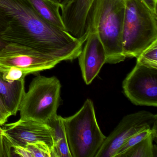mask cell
<instances>
[{"instance_id": "1", "label": "cell", "mask_w": 157, "mask_h": 157, "mask_svg": "<svg viewBox=\"0 0 157 157\" xmlns=\"http://www.w3.org/2000/svg\"><path fill=\"white\" fill-rule=\"evenodd\" d=\"M0 39L52 54L62 61L79 56L85 39L48 23L28 0H0Z\"/></svg>"}, {"instance_id": "2", "label": "cell", "mask_w": 157, "mask_h": 157, "mask_svg": "<svg viewBox=\"0 0 157 157\" xmlns=\"http://www.w3.org/2000/svg\"><path fill=\"white\" fill-rule=\"evenodd\" d=\"M124 0H94L89 15V31L95 30L106 56V63L117 64L126 59L122 37L124 17Z\"/></svg>"}, {"instance_id": "3", "label": "cell", "mask_w": 157, "mask_h": 157, "mask_svg": "<svg viewBox=\"0 0 157 157\" xmlns=\"http://www.w3.org/2000/svg\"><path fill=\"white\" fill-rule=\"evenodd\" d=\"M123 51L126 58H137L157 41V13L141 0L125 1Z\"/></svg>"}, {"instance_id": "4", "label": "cell", "mask_w": 157, "mask_h": 157, "mask_svg": "<svg viewBox=\"0 0 157 157\" xmlns=\"http://www.w3.org/2000/svg\"><path fill=\"white\" fill-rule=\"evenodd\" d=\"M72 157H95L106 136L100 129L93 102L88 99L71 116L63 118Z\"/></svg>"}, {"instance_id": "5", "label": "cell", "mask_w": 157, "mask_h": 157, "mask_svg": "<svg viewBox=\"0 0 157 157\" xmlns=\"http://www.w3.org/2000/svg\"><path fill=\"white\" fill-rule=\"evenodd\" d=\"M61 61L52 54L10 43L0 51V76L10 82L21 80L28 74L51 69Z\"/></svg>"}, {"instance_id": "6", "label": "cell", "mask_w": 157, "mask_h": 157, "mask_svg": "<svg viewBox=\"0 0 157 157\" xmlns=\"http://www.w3.org/2000/svg\"><path fill=\"white\" fill-rule=\"evenodd\" d=\"M61 84L56 77L37 75L25 92L19 111L21 119L47 124L57 115Z\"/></svg>"}, {"instance_id": "7", "label": "cell", "mask_w": 157, "mask_h": 157, "mask_svg": "<svg viewBox=\"0 0 157 157\" xmlns=\"http://www.w3.org/2000/svg\"><path fill=\"white\" fill-rule=\"evenodd\" d=\"M146 128L157 130V115L140 111L125 116L106 137L95 157H114L117 151L128 139Z\"/></svg>"}, {"instance_id": "8", "label": "cell", "mask_w": 157, "mask_h": 157, "mask_svg": "<svg viewBox=\"0 0 157 157\" xmlns=\"http://www.w3.org/2000/svg\"><path fill=\"white\" fill-rule=\"evenodd\" d=\"M124 92L136 105L157 106V68L136 62L123 83Z\"/></svg>"}, {"instance_id": "9", "label": "cell", "mask_w": 157, "mask_h": 157, "mask_svg": "<svg viewBox=\"0 0 157 157\" xmlns=\"http://www.w3.org/2000/svg\"><path fill=\"white\" fill-rule=\"evenodd\" d=\"M3 129V134L11 146H25L28 143L43 142L50 146L53 151V129L46 123L20 118L14 123L5 124Z\"/></svg>"}, {"instance_id": "10", "label": "cell", "mask_w": 157, "mask_h": 157, "mask_svg": "<svg viewBox=\"0 0 157 157\" xmlns=\"http://www.w3.org/2000/svg\"><path fill=\"white\" fill-rule=\"evenodd\" d=\"M78 58L82 78L86 84L89 85L99 74L106 60L104 48L94 29H90Z\"/></svg>"}, {"instance_id": "11", "label": "cell", "mask_w": 157, "mask_h": 157, "mask_svg": "<svg viewBox=\"0 0 157 157\" xmlns=\"http://www.w3.org/2000/svg\"><path fill=\"white\" fill-rule=\"evenodd\" d=\"M94 1L69 0L60 7L66 30L74 37L87 40L89 33V15Z\"/></svg>"}, {"instance_id": "12", "label": "cell", "mask_w": 157, "mask_h": 157, "mask_svg": "<svg viewBox=\"0 0 157 157\" xmlns=\"http://www.w3.org/2000/svg\"><path fill=\"white\" fill-rule=\"evenodd\" d=\"M25 79L6 81L0 76V104L11 116L17 114L25 93Z\"/></svg>"}, {"instance_id": "13", "label": "cell", "mask_w": 157, "mask_h": 157, "mask_svg": "<svg viewBox=\"0 0 157 157\" xmlns=\"http://www.w3.org/2000/svg\"><path fill=\"white\" fill-rule=\"evenodd\" d=\"M28 1L36 13L48 23L61 30H66L59 13L60 6L59 4L52 0Z\"/></svg>"}, {"instance_id": "14", "label": "cell", "mask_w": 157, "mask_h": 157, "mask_svg": "<svg viewBox=\"0 0 157 157\" xmlns=\"http://www.w3.org/2000/svg\"><path fill=\"white\" fill-rule=\"evenodd\" d=\"M63 118L57 115L47 123L53 129L54 147L52 157H72L68 144Z\"/></svg>"}, {"instance_id": "15", "label": "cell", "mask_w": 157, "mask_h": 157, "mask_svg": "<svg viewBox=\"0 0 157 157\" xmlns=\"http://www.w3.org/2000/svg\"><path fill=\"white\" fill-rule=\"evenodd\" d=\"M157 134H152L125 152L122 157H156L157 148L153 144Z\"/></svg>"}, {"instance_id": "16", "label": "cell", "mask_w": 157, "mask_h": 157, "mask_svg": "<svg viewBox=\"0 0 157 157\" xmlns=\"http://www.w3.org/2000/svg\"><path fill=\"white\" fill-rule=\"evenodd\" d=\"M157 130L146 128L142 129L128 139L117 151L114 157H122L123 154L139 142L147 137L152 134H156Z\"/></svg>"}, {"instance_id": "17", "label": "cell", "mask_w": 157, "mask_h": 157, "mask_svg": "<svg viewBox=\"0 0 157 157\" xmlns=\"http://www.w3.org/2000/svg\"><path fill=\"white\" fill-rule=\"evenodd\" d=\"M136 58V62L150 67L157 68V41L142 51Z\"/></svg>"}, {"instance_id": "18", "label": "cell", "mask_w": 157, "mask_h": 157, "mask_svg": "<svg viewBox=\"0 0 157 157\" xmlns=\"http://www.w3.org/2000/svg\"><path fill=\"white\" fill-rule=\"evenodd\" d=\"M25 147L31 157H52V148L44 142L28 143Z\"/></svg>"}, {"instance_id": "19", "label": "cell", "mask_w": 157, "mask_h": 157, "mask_svg": "<svg viewBox=\"0 0 157 157\" xmlns=\"http://www.w3.org/2000/svg\"><path fill=\"white\" fill-rule=\"evenodd\" d=\"M12 148L4 134L0 135V157H11Z\"/></svg>"}, {"instance_id": "20", "label": "cell", "mask_w": 157, "mask_h": 157, "mask_svg": "<svg viewBox=\"0 0 157 157\" xmlns=\"http://www.w3.org/2000/svg\"><path fill=\"white\" fill-rule=\"evenodd\" d=\"M11 116L10 114L0 104V126L5 124Z\"/></svg>"}, {"instance_id": "21", "label": "cell", "mask_w": 157, "mask_h": 157, "mask_svg": "<svg viewBox=\"0 0 157 157\" xmlns=\"http://www.w3.org/2000/svg\"><path fill=\"white\" fill-rule=\"evenodd\" d=\"M151 11L157 13V0H141Z\"/></svg>"}, {"instance_id": "22", "label": "cell", "mask_w": 157, "mask_h": 157, "mask_svg": "<svg viewBox=\"0 0 157 157\" xmlns=\"http://www.w3.org/2000/svg\"><path fill=\"white\" fill-rule=\"evenodd\" d=\"M60 5V7L66 4L69 0H52Z\"/></svg>"}, {"instance_id": "23", "label": "cell", "mask_w": 157, "mask_h": 157, "mask_svg": "<svg viewBox=\"0 0 157 157\" xmlns=\"http://www.w3.org/2000/svg\"><path fill=\"white\" fill-rule=\"evenodd\" d=\"M6 44H5L1 39H0V51L5 46Z\"/></svg>"}, {"instance_id": "24", "label": "cell", "mask_w": 157, "mask_h": 157, "mask_svg": "<svg viewBox=\"0 0 157 157\" xmlns=\"http://www.w3.org/2000/svg\"><path fill=\"white\" fill-rule=\"evenodd\" d=\"M3 133V128H2L1 127V126H0V135L1 134H2Z\"/></svg>"}, {"instance_id": "25", "label": "cell", "mask_w": 157, "mask_h": 157, "mask_svg": "<svg viewBox=\"0 0 157 157\" xmlns=\"http://www.w3.org/2000/svg\"><path fill=\"white\" fill-rule=\"evenodd\" d=\"M124 1H125V0H124Z\"/></svg>"}]
</instances>
